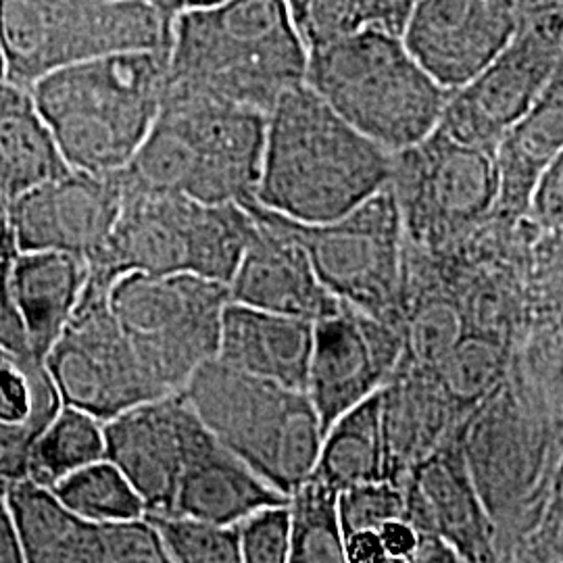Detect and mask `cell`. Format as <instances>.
<instances>
[{"mask_svg":"<svg viewBox=\"0 0 563 563\" xmlns=\"http://www.w3.org/2000/svg\"><path fill=\"white\" fill-rule=\"evenodd\" d=\"M390 176L393 153L299 84L267 113L253 199L295 222H332L380 192Z\"/></svg>","mask_w":563,"mask_h":563,"instance_id":"6da1fadb","label":"cell"},{"mask_svg":"<svg viewBox=\"0 0 563 563\" xmlns=\"http://www.w3.org/2000/svg\"><path fill=\"white\" fill-rule=\"evenodd\" d=\"M169 88V48L80 60L30 92L69 169L115 174L134 159Z\"/></svg>","mask_w":563,"mask_h":563,"instance_id":"7a4b0ae2","label":"cell"},{"mask_svg":"<svg viewBox=\"0 0 563 563\" xmlns=\"http://www.w3.org/2000/svg\"><path fill=\"white\" fill-rule=\"evenodd\" d=\"M309 51L284 0H225L174 18L169 86L269 113L305 84Z\"/></svg>","mask_w":563,"mask_h":563,"instance_id":"3957f363","label":"cell"},{"mask_svg":"<svg viewBox=\"0 0 563 563\" xmlns=\"http://www.w3.org/2000/svg\"><path fill=\"white\" fill-rule=\"evenodd\" d=\"M267 113L167 88L148 136L121 169L136 188L218 205L255 195Z\"/></svg>","mask_w":563,"mask_h":563,"instance_id":"277c9868","label":"cell"},{"mask_svg":"<svg viewBox=\"0 0 563 563\" xmlns=\"http://www.w3.org/2000/svg\"><path fill=\"white\" fill-rule=\"evenodd\" d=\"M305 84L388 153L434 132L451 97L401 36L376 27L309 51Z\"/></svg>","mask_w":563,"mask_h":563,"instance_id":"5b68a950","label":"cell"},{"mask_svg":"<svg viewBox=\"0 0 563 563\" xmlns=\"http://www.w3.org/2000/svg\"><path fill=\"white\" fill-rule=\"evenodd\" d=\"M180 397L220 443L284 495L313 474L325 428L307 390L211 360Z\"/></svg>","mask_w":563,"mask_h":563,"instance_id":"8992f818","label":"cell"},{"mask_svg":"<svg viewBox=\"0 0 563 563\" xmlns=\"http://www.w3.org/2000/svg\"><path fill=\"white\" fill-rule=\"evenodd\" d=\"M172 25L146 0H0L4 78L30 90L80 60L169 48Z\"/></svg>","mask_w":563,"mask_h":563,"instance_id":"52a82bcc","label":"cell"},{"mask_svg":"<svg viewBox=\"0 0 563 563\" xmlns=\"http://www.w3.org/2000/svg\"><path fill=\"white\" fill-rule=\"evenodd\" d=\"M225 284L201 276L123 274L109 288V307L146 369L167 395H178L202 363L218 357Z\"/></svg>","mask_w":563,"mask_h":563,"instance_id":"ba28073f","label":"cell"},{"mask_svg":"<svg viewBox=\"0 0 563 563\" xmlns=\"http://www.w3.org/2000/svg\"><path fill=\"white\" fill-rule=\"evenodd\" d=\"M284 222L339 301L402 325L407 236L390 186L339 220L301 223L284 218Z\"/></svg>","mask_w":563,"mask_h":563,"instance_id":"9c48e42d","label":"cell"},{"mask_svg":"<svg viewBox=\"0 0 563 563\" xmlns=\"http://www.w3.org/2000/svg\"><path fill=\"white\" fill-rule=\"evenodd\" d=\"M563 63V2L523 7L522 21L483 71L453 90L439 128L497 151L507 130L543 95Z\"/></svg>","mask_w":563,"mask_h":563,"instance_id":"30bf717a","label":"cell"},{"mask_svg":"<svg viewBox=\"0 0 563 563\" xmlns=\"http://www.w3.org/2000/svg\"><path fill=\"white\" fill-rule=\"evenodd\" d=\"M388 186L405 236L430 244L495 213L501 180L495 151L457 141L437 125L423 141L393 153Z\"/></svg>","mask_w":563,"mask_h":563,"instance_id":"8fae6325","label":"cell"},{"mask_svg":"<svg viewBox=\"0 0 563 563\" xmlns=\"http://www.w3.org/2000/svg\"><path fill=\"white\" fill-rule=\"evenodd\" d=\"M60 402L102 422L167 397L109 307V290L84 288L76 313L44 357Z\"/></svg>","mask_w":563,"mask_h":563,"instance_id":"7c38bea8","label":"cell"},{"mask_svg":"<svg viewBox=\"0 0 563 563\" xmlns=\"http://www.w3.org/2000/svg\"><path fill=\"white\" fill-rule=\"evenodd\" d=\"M405 332L388 322L342 302L330 316L313 322L307 395L323 428L344 411L376 395L401 362Z\"/></svg>","mask_w":563,"mask_h":563,"instance_id":"4fadbf2b","label":"cell"},{"mask_svg":"<svg viewBox=\"0 0 563 563\" xmlns=\"http://www.w3.org/2000/svg\"><path fill=\"white\" fill-rule=\"evenodd\" d=\"M123 205L121 172L69 169L9 201L18 253L60 251L90 262L113 232Z\"/></svg>","mask_w":563,"mask_h":563,"instance_id":"5bb4252c","label":"cell"},{"mask_svg":"<svg viewBox=\"0 0 563 563\" xmlns=\"http://www.w3.org/2000/svg\"><path fill=\"white\" fill-rule=\"evenodd\" d=\"M518 0H420L402 42L449 92L474 80L516 34Z\"/></svg>","mask_w":563,"mask_h":563,"instance_id":"9a60e30c","label":"cell"},{"mask_svg":"<svg viewBox=\"0 0 563 563\" xmlns=\"http://www.w3.org/2000/svg\"><path fill=\"white\" fill-rule=\"evenodd\" d=\"M241 205L253 216L255 225L228 284L230 301L309 322L334 313L341 301L318 278L305 246L284 218L253 197Z\"/></svg>","mask_w":563,"mask_h":563,"instance_id":"2e32d148","label":"cell"},{"mask_svg":"<svg viewBox=\"0 0 563 563\" xmlns=\"http://www.w3.org/2000/svg\"><path fill=\"white\" fill-rule=\"evenodd\" d=\"M201 205L180 195L136 188L123 180L120 218L104 246L88 262L86 284L109 290L120 276L132 272H188Z\"/></svg>","mask_w":563,"mask_h":563,"instance_id":"e0dca14e","label":"cell"},{"mask_svg":"<svg viewBox=\"0 0 563 563\" xmlns=\"http://www.w3.org/2000/svg\"><path fill=\"white\" fill-rule=\"evenodd\" d=\"M190 407L178 395L141 402L104 422L107 460L141 495L146 514H174Z\"/></svg>","mask_w":563,"mask_h":563,"instance_id":"ac0fdd59","label":"cell"},{"mask_svg":"<svg viewBox=\"0 0 563 563\" xmlns=\"http://www.w3.org/2000/svg\"><path fill=\"white\" fill-rule=\"evenodd\" d=\"M288 504V495L220 443L190 409L184 430V462L174 514L207 522H241L265 505Z\"/></svg>","mask_w":563,"mask_h":563,"instance_id":"d6986e66","label":"cell"},{"mask_svg":"<svg viewBox=\"0 0 563 563\" xmlns=\"http://www.w3.org/2000/svg\"><path fill=\"white\" fill-rule=\"evenodd\" d=\"M405 518L455 547L462 562L493 560V530L457 455H428L401 478Z\"/></svg>","mask_w":563,"mask_h":563,"instance_id":"ffe728a7","label":"cell"},{"mask_svg":"<svg viewBox=\"0 0 563 563\" xmlns=\"http://www.w3.org/2000/svg\"><path fill=\"white\" fill-rule=\"evenodd\" d=\"M313 322L228 302L223 309L220 362L288 388L307 390Z\"/></svg>","mask_w":563,"mask_h":563,"instance_id":"44dd1931","label":"cell"},{"mask_svg":"<svg viewBox=\"0 0 563 563\" xmlns=\"http://www.w3.org/2000/svg\"><path fill=\"white\" fill-rule=\"evenodd\" d=\"M25 562L107 563L104 522H90L60 501L53 488L27 476L4 490Z\"/></svg>","mask_w":563,"mask_h":563,"instance_id":"7402d4cb","label":"cell"},{"mask_svg":"<svg viewBox=\"0 0 563 563\" xmlns=\"http://www.w3.org/2000/svg\"><path fill=\"white\" fill-rule=\"evenodd\" d=\"M88 262L60 251H21L11 260V286L34 355L44 362L78 309Z\"/></svg>","mask_w":563,"mask_h":563,"instance_id":"603a6c76","label":"cell"},{"mask_svg":"<svg viewBox=\"0 0 563 563\" xmlns=\"http://www.w3.org/2000/svg\"><path fill=\"white\" fill-rule=\"evenodd\" d=\"M562 151L563 63L543 95L507 130L495 151L501 180L497 211H526L537 181Z\"/></svg>","mask_w":563,"mask_h":563,"instance_id":"cb8c5ba5","label":"cell"},{"mask_svg":"<svg viewBox=\"0 0 563 563\" xmlns=\"http://www.w3.org/2000/svg\"><path fill=\"white\" fill-rule=\"evenodd\" d=\"M69 172L32 92L0 78V195L21 192Z\"/></svg>","mask_w":563,"mask_h":563,"instance_id":"d4e9b609","label":"cell"},{"mask_svg":"<svg viewBox=\"0 0 563 563\" xmlns=\"http://www.w3.org/2000/svg\"><path fill=\"white\" fill-rule=\"evenodd\" d=\"M313 476L339 493L355 484L388 478L383 388L328 426Z\"/></svg>","mask_w":563,"mask_h":563,"instance_id":"484cf974","label":"cell"},{"mask_svg":"<svg viewBox=\"0 0 563 563\" xmlns=\"http://www.w3.org/2000/svg\"><path fill=\"white\" fill-rule=\"evenodd\" d=\"M107 457L104 422L92 413L63 405L32 443L25 476L53 488L67 474Z\"/></svg>","mask_w":563,"mask_h":563,"instance_id":"4316f807","label":"cell"},{"mask_svg":"<svg viewBox=\"0 0 563 563\" xmlns=\"http://www.w3.org/2000/svg\"><path fill=\"white\" fill-rule=\"evenodd\" d=\"M339 490L309 476L290 497V558L292 563H344V530Z\"/></svg>","mask_w":563,"mask_h":563,"instance_id":"83f0119b","label":"cell"},{"mask_svg":"<svg viewBox=\"0 0 563 563\" xmlns=\"http://www.w3.org/2000/svg\"><path fill=\"white\" fill-rule=\"evenodd\" d=\"M53 490L71 511L90 522L132 520L146 514L136 488L107 457L67 474Z\"/></svg>","mask_w":563,"mask_h":563,"instance_id":"f1b7e54d","label":"cell"},{"mask_svg":"<svg viewBox=\"0 0 563 563\" xmlns=\"http://www.w3.org/2000/svg\"><path fill=\"white\" fill-rule=\"evenodd\" d=\"M162 537L169 563H241L236 523L207 522L181 514H144Z\"/></svg>","mask_w":563,"mask_h":563,"instance_id":"f546056e","label":"cell"},{"mask_svg":"<svg viewBox=\"0 0 563 563\" xmlns=\"http://www.w3.org/2000/svg\"><path fill=\"white\" fill-rule=\"evenodd\" d=\"M307 51L374 25L372 0H284Z\"/></svg>","mask_w":563,"mask_h":563,"instance_id":"4dcf8cb0","label":"cell"},{"mask_svg":"<svg viewBox=\"0 0 563 563\" xmlns=\"http://www.w3.org/2000/svg\"><path fill=\"white\" fill-rule=\"evenodd\" d=\"M432 372L460 399H476L497 383L501 353L493 342L462 336Z\"/></svg>","mask_w":563,"mask_h":563,"instance_id":"1f68e13d","label":"cell"},{"mask_svg":"<svg viewBox=\"0 0 563 563\" xmlns=\"http://www.w3.org/2000/svg\"><path fill=\"white\" fill-rule=\"evenodd\" d=\"M402 332L405 349L401 363L418 369H434L462 339L457 316L443 302L423 305Z\"/></svg>","mask_w":563,"mask_h":563,"instance_id":"d6a6232c","label":"cell"},{"mask_svg":"<svg viewBox=\"0 0 563 563\" xmlns=\"http://www.w3.org/2000/svg\"><path fill=\"white\" fill-rule=\"evenodd\" d=\"M344 534L355 530H378L390 520L405 518L407 501L402 484L390 478L355 484L339 495Z\"/></svg>","mask_w":563,"mask_h":563,"instance_id":"836d02e7","label":"cell"},{"mask_svg":"<svg viewBox=\"0 0 563 563\" xmlns=\"http://www.w3.org/2000/svg\"><path fill=\"white\" fill-rule=\"evenodd\" d=\"M241 560L246 563H286L290 558L288 504L265 505L236 523Z\"/></svg>","mask_w":563,"mask_h":563,"instance_id":"e575fe53","label":"cell"},{"mask_svg":"<svg viewBox=\"0 0 563 563\" xmlns=\"http://www.w3.org/2000/svg\"><path fill=\"white\" fill-rule=\"evenodd\" d=\"M104 551L107 563H169L162 537L146 516L104 522Z\"/></svg>","mask_w":563,"mask_h":563,"instance_id":"d590c367","label":"cell"},{"mask_svg":"<svg viewBox=\"0 0 563 563\" xmlns=\"http://www.w3.org/2000/svg\"><path fill=\"white\" fill-rule=\"evenodd\" d=\"M11 260L0 262V349L21 362H41L32 351L30 336L13 295Z\"/></svg>","mask_w":563,"mask_h":563,"instance_id":"8d00e7d4","label":"cell"},{"mask_svg":"<svg viewBox=\"0 0 563 563\" xmlns=\"http://www.w3.org/2000/svg\"><path fill=\"white\" fill-rule=\"evenodd\" d=\"M528 211L544 228L563 234V151L537 181L528 202Z\"/></svg>","mask_w":563,"mask_h":563,"instance_id":"74e56055","label":"cell"},{"mask_svg":"<svg viewBox=\"0 0 563 563\" xmlns=\"http://www.w3.org/2000/svg\"><path fill=\"white\" fill-rule=\"evenodd\" d=\"M378 534L388 563H411L420 539V530L413 523L407 518H397L380 526Z\"/></svg>","mask_w":563,"mask_h":563,"instance_id":"f35d334b","label":"cell"},{"mask_svg":"<svg viewBox=\"0 0 563 563\" xmlns=\"http://www.w3.org/2000/svg\"><path fill=\"white\" fill-rule=\"evenodd\" d=\"M418 4L420 0H372V11H374L372 27L402 38L407 21L413 15Z\"/></svg>","mask_w":563,"mask_h":563,"instance_id":"ab89813d","label":"cell"},{"mask_svg":"<svg viewBox=\"0 0 563 563\" xmlns=\"http://www.w3.org/2000/svg\"><path fill=\"white\" fill-rule=\"evenodd\" d=\"M344 558L349 563H388L378 530H355L344 534Z\"/></svg>","mask_w":563,"mask_h":563,"instance_id":"60d3db41","label":"cell"},{"mask_svg":"<svg viewBox=\"0 0 563 563\" xmlns=\"http://www.w3.org/2000/svg\"><path fill=\"white\" fill-rule=\"evenodd\" d=\"M25 562L21 549L20 532L13 520L4 493H0V563Z\"/></svg>","mask_w":563,"mask_h":563,"instance_id":"b9f144b4","label":"cell"},{"mask_svg":"<svg viewBox=\"0 0 563 563\" xmlns=\"http://www.w3.org/2000/svg\"><path fill=\"white\" fill-rule=\"evenodd\" d=\"M411 562H462V558L455 551V547L443 539L441 534L420 530V539H418V547H416Z\"/></svg>","mask_w":563,"mask_h":563,"instance_id":"7bdbcfd3","label":"cell"},{"mask_svg":"<svg viewBox=\"0 0 563 563\" xmlns=\"http://www.w3.org/2000/svg\"><path fill=\"white\" fill-rule=\"evenodd\" d=\"M15 255H18V244H15V234H13L9 201L0 195V262L11 260Z\"/></svg>","mask_w":563,"mask_h":563,"instance_id":"ee69618b","label":"cell"},{"mask_svg":"<svg viewBox=\"0 0 563 563\" xmlns=\"http://www.w3.org/2000/svg\"><path fill=\"white\" fill-rule=\"evenodd\" d=\"M225 0H162L159 7L163 9V13L167 18H176L180 13H188V11H205V9H211V7H218Z\"/></svg>","mask_w":563,"mask_h":563,"instance_id":"f6af8a7d","label":"cell"},{"mask_svg":"<svg viewBox=\"0 0 563 563\" xmlns=\"http://www.w3.org/2000/svg\"><path fill=\"white\" fill-rule=\"evenodd\" d=\"M522 7H534L539 2H547V0H518ZM551 2H563V0H551Z\"/></svg>","mask_w":563,"mask_h":563,"instance_id":"bcb514c9","label":"cell"},{"mask_svg":"<svg viewBox=\"0 0 563 563\" xmlns=\"http://www.w3.org/2000/svg\"><path fill=\"white\" fill-rule=\"evenodd\" d=\"M11 360H13V355H9L7 351H2V349H0V367H2L4 363L11 362Z\"/></svg>","mask_w":563,"mask_h":563,"instance_id":"7dc6e473","label":"cell"},{"mask_svg":"<svg viewBox=\"0 0 563 563\" xmlns=\"http://www.w3.org/2000/svg\"><path fill=\"white\" fill-rule=\"evenodd\" d=\"M0 78H4V55H2V44H0Z\"/></svg>","mask_w":563,"mask_h":563,"instance_id":"c3c4849f","label":"cell"},{"mask_svg":"<svg viewBox=\"0 0 563 563\" xmlns=\"http://www.w3.org/2000/svg\"><path fill=\"white\" fill-rule=\"evenodd\" d=\"M146 2H153V4H157V7H159V2H162V0H146Z\"/></svg>","mask_w":563,"mask_h":563,"instance_id":"681fc988","label":"cell"}]
</instances>
